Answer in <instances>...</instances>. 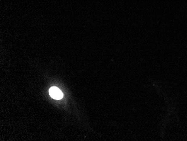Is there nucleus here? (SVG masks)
I'll use <instances>...</instances> for the list:
<instances>
[{
    "mask_svg": "<svg viewBox=\"0 0 187 141\" xmlns=\"http://www.w3.org/2000/svg\"><path fill=\"white\" fill-rule=\"evenodd\" d=\"M49 93L51 97L56 100H60L64 97V95L62 91L56 87H51L49 90Z\"/></svg>",
    "mask_w": 187,
    "mask_h": 141,
    "instance_id": "1",
    "label": "nucleus"
}]
</instances>
